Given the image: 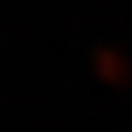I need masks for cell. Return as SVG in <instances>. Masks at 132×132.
Here are the masks:
<instances>
[{
    "label": "cell",
    "instance_id": "cell-1",
    "mask_svg": "<svg viewBox=\"0 0 132 132\" xmlns=\"http://www.w3.org/2000/svg\"><path fill=\"white\" fill-rule=\"evenodd\" d=\"M90 63H94V77H97L101 84H108V87H125L129 80H132V66H129V59L118 52V49H111V45L94 49Z\"/></svg>",
    "mask_w": 132,
    "mask_h": 132
}]
</instances>
